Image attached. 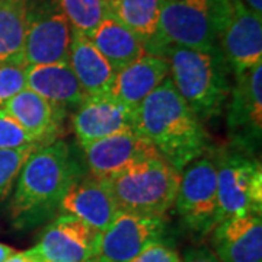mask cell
<instances>
[{"mask_svg":"<svg viewBox=\"0 0 262 262\" xmlns=\"http://www.w3.org/2000/svg\"><path fill=\"white\" fill-rule=\"evenodd\" d=\"M37 149L38 146H28L22 149L0 150V203L9 195L25 162Z\"/></svg>","mask_w":262,"mask_h":262,"instance_id":"cell-25","label":"cell"},{"mask_svg":"<svg viewBox=\"0 0 262 262\" xmlns=\"http://www.w3.org/2000/svg\"><path fill=\"white\" fill-rule=\"evenodd\" d=\"M58 210L64 214L77 217L101 233L108 229L120 213L108 184L83 173L72 181Z\"/></svg>","mask_w":262,"mask_h":262,"instance_id":"cell-15","label":"cell"},{"mask_svg":"<svg viewBox=\"0 0 262 262\" xmlns=\"http://www.w3.org/2000/svg\"><path fill=\"white\" fill-rule=\"evenodd\" d=\"M248 9L262 16V0H241Z\"/></svg>","mask_w":262,"mask_h":262,"instance_id":"cell-31","label":"cell"},{"mask_svg":"<svg viewBox=\"0 0 262 262\" xmlns=\"http://www.w3.org/2000/svg\"><path fill=\"white\" fill-rule=\"evenodd\" d=\"M232 2V13L220 35V50L234 75L262 64V16L241 0Z\"/></svg>","mask_w":262,"mask_h":262,"instance_id":"cell-13","label":"cell"},{"mask_svg":"<svg viewBox=\"0 0 262 262\" xmlns=\"http://www.w3.org/2000/svg\"><path fill=\"white\" fill-rule=\"evenodd\" d=\"M5 111L28 131L38 146L57 141L66 113L56 108L28 88L20 91L6 103Z\"/></svg>","mask_w":262,"mask_h":262,"instance_id":"cell-18","label":"cell"},{"mask_svg":"<svg viewBox=\"0 0 262 262\" xmlns=\"http://www.w3.org/2000/svg\"><path fill=\"white\" fill-rule=\"evenodd\" d=\"M156 56L168 60L172 83L200 121H210L223 113L232 91V70L220 48L206 51L170 46Z\"/></svg>","mask_w":262,"mask_h":262,"instance_id":"cell-3","label":"cell"},{"mask_svg":"<svg viewBox=\"0 0 262 262\" xmlns=\"http://www.w3.org/2000/svg\"><path fill=\"white\" fill-rule=\"evenodd\" d=\"M27 67L24 63H0V110L27 88Z\"/></svg>","mask_w":262,"mask_h":262,"instance_id":"cell-26","label":"cell"},{"mask_svg":"<svg viewBox=\"0 0 262 262\" xmlns=\"http://www.w3.org/2000/svg\"><path fill=\"white\" fill-rule=\"evenodd\" d=\"M82 175L70 146L63 140L38 147L25 162L10 204L16 227L28 229L58 210L72 181Z\"/></svg>","mask_w":262,"mask_h":262,"instance_id":"cell-2","label":"cell"},{"mask_svg":"<svg viewBox=\"0 0 262 262\" xmlns=\"http://www.w3.org/2000/svg\"><path fill=\"white\" fill-rule=\"evenodd\" d=\"M213 252L222 262H262V219L248 213L220 222L211 232Z\"/></svg>","mask_w":262,"mask_h":262,"instance_id":"cell-16","label":"cell"},{"mask_svg":"<svg viewBox=\"0 0 262 262\" xmlns=\"http://www.w3.org/2000/svg\"><path fill=\"white\" fill-rule=\"evenodd\" d=\"M15 252L16 251L13 248H10L5 244H0V262H6Z\"/></svg>","mask_w":262,"mask_h":262,"instance_id":"cell-32","label":"cell"},{"mask_svg":"<svg viewBox=\"0 0 262 262\" xmlns=\"http://www.w3.org/2000/svg\"><path fill=\"white\" fill-rule=\"evenodd\" d=\"M169 76V63L165 57L144 54L118 70L110 95L137 111L140 103Z\"/></svg>","mask_w":262,"mask_h":262,"instance_id":"cell-17","label":"cell"},{"mask_svg":"<svg viewBox=\"0 0 262 262\" xmlns=\"http://www.w3.org/2000/svg\"><path fill=\"white\" fill-rule=\"evenodd\" d=\"M181 172L163 158L143 160L105 182L111 189L118 211L163 217L178 194Z\"/></svg>","mask_w":262,"mask_h":262,"instance_id":"cell-5","label":"cell"},{"mask_svg":"<svg viewBox=\"0 0 262 262\" xmlns=\"http://www.w3.org/2000/svg\"><path fill=\"white\" fill-rule=\"evenodd\" d=\"M99 2H101V3H103V5H105V6L108 8V12H110V6L113 5L114 0H99Z\"/></svg>","mask_w":262,"mask_h":262,"instance_id":"cell-33","label":"cell"},{"mask_svg":"<svg viewBox=\"0 0 262 262\" xmlns=\"http://www.w3.org/2000/svg\"><path fill=\"white\" fill-rule=\"evenodd\" d=\"M27 88L66 114L88 98L69 63L28 66Z\"/></svg>","mask_w":262,"mask_h":262,"instance_id":"cell-19","label":"cell"},{"mask_svg":"<svg viewBox=\"0 0 262 262\" xmlns=\"http://www.w3.org/2000/svg\"><path fill=\"white\" fill-rule=\"evenodd\" d=\"M31 0H0V63H25Z\"/></svg>","mask_w":262,"mask_h":262,"instance_id":"cell-22","label":"cell"},{"mask_svg":"<svg viewBox=\"0 0 262 262\" xmlns=\"http://www.w3.org/2000/svg\"><path fill=\"white\" fill-rule=\"evenodd\" d=\"M182 262H222L213 251L207 248H195L185 253V258Z\"/></svg>","mask_w":262,"mask_h":262,"instance_id":"cell-29","label":"cell"},{"mask_svg":"<svg viewBox=\"0 0 262 262\" xmlns=\"http://www.w3.org/2000/svg\"><path fill=\"white\" fill-rule=\"evenodd\" d=\"M165 3L166 0H114L110 13L149 44L156 35Z\"/></svg>","mask_w":262,"mask_h":262,"instance_id":"cell-23","label":"cell"},{"mask_svg":"<svg viewBox=\"0 0 262 262\" xmlns=\"http://www.w3.org/2000/svg\"><path fill=\"white\" fill-rule=\"evenodd\" d=\"M230 13V0H166L156 35L146 44V51L158 54L170 46L219 50L220 35Z\"/></svg>","mask_w":262,"mask_h":262,"instance_id":"cell-4","label":"cell"},{"mask_svg":"<svg viewBox=\"0 0 262 262\" xmlns=\"http://www.w3.org/2000/svg\"><path fill=\"white\" fill-rule=\"evenodd\" d=\"M6 262H41L39 259H37L32 253L28 251H24V252H15L9 259Z\"/></svg>","mask_w":262,"mask_h":262,"instance_id":"cell-30","label":"cell"},{"mask_svg":"<svg viewBox=\"0 0 262 262\" xmlns=\"http://www.w3.org/2000/svg\"><path fill=\"white\" fill-rule=\"evenodd\" d=\"M134 124L136 111L110 94L88 96L73 114V130L80 146L133 130Z\"/></svg>","mask_w":262,"mask_h":262,"instance_id":"cell-14","label":"cell"},{"mask_svg":"<svg viewBox=\"0 0 262 262\" xmlns=\"http://www.w3.org/2000/svg\"><path fill=\"white\" fill-rule=\"evenodd\" d=\"M72 29L91 35L110 12L99 0H57Z\"/></svg>","mask_w":262,"mask_h":262,"instance_id":"cell-24","label":"cell"},{"mask_svg":"<svg viewBox=\"0 0 262 262\" xmlns=\"http://www.w3.org/2000/svg\"><path fill=\"white\" fill-rule=\"evenodd\" d=\"M89 262H98V261H89Z\"/></svg>","mask_w":262,"mask_h":262,"instance_id":"cell-34","label":"cell"},{"mask_svg":"<svg viewBox=\"0 0 262 262\" xmlns=\"http://www.w3.org/2000/svg\"><path fill=\"white\" fill-rule=\"evenodd\" d=\"M72 32L57 0H31L24 47L27 66L69 63Z\"/></svg>","mask_w":262,"mask_h":262,"instance_id":"cell-8","label":"cell"},{"mask_svg":"<svg viewBox=\"0 0 262 262\" xmlns=\"http://www.w3.org/2000/svg\"><path fill=\"white\" fill-rule=\"evenodd\" d=\"M88 37L115 72L147 54L146 44L111 13Z\"/></svg>","mask_w":262,"mask_h":262,"instance_id":"cell-21","label":"cell"},{"mask_svg":"<svg viewBox=\"0 0 262 262\" xmlns=\"http://www.w3.org/2000/svg\"><path fill=\"white\" fill-rule=\"evenodd\" d=\"M69 64L86 96H102L111 92L117 72L98 51L89 37L75 29L72 32Z\"/></svg>","mask_w":262,"mask_h":262,"instance_id":"cell-20","label":"cell"},{"mask_svg":"<svg viewBox=\"0 0 262 262\" xmlns=\"http://www.w3.org/2000/svg\"><path fill=\"white\" fill-rule=\"evenodd\" d=\"M38 146L29 133L5 110H0V150H15ZM42 147V146H38Z\"/></svg>","mask_w":262,"mask_h":262,"instance_id":"cell-27","label":"cell"},{"mask_svg":"<svg viewBox=\"0 0 262 262\" xmlns=\"http://www.w3.org/2000/svg\"><path fill=\"white\" fill-rule=\"evenodd\" d=\"M82 149L91 175L102 181L139 162L162 158L151 143L134 128L88 143Z\"/></svg>","mask_w":262,"mask_h":262,"instance_id":"cell-12","label":"cell"},{"mask_svg":"<svg viewBox=\"0 0 262 262\" xmlns=\"http://www.w3.org/2000/svg\"><path fill=\"white\" fill-rule=\"evenodd\" d=\"M215 160L217 217L215 226L230 217L262 213V169L259 160L245 150H225Z\"/></svg>","mask_w":262,"mask_h":262,"instance_id":"cell-6","label":"cell"},{"mask_svg":"<svg viewBox=\"0 0 262 262\" xmlns=\"http://www.w3.org/2000/svg\"><path fill=\"white\" fill-rule=\"evenodd\" d=\"M230 103L227 106V128L242 150L261 141L262 133V64L234 75Z\"/></svg>","mask_w":262,"mask_h":262,"instance_id":"cell-11","label":"cell"},{"mask_svg":"<svg viewBox=\"0 0 262 262\" xmlns=\"http://www.w3.org/2000/svg\"><path fill=\"white\" fill-rule=\"evenodd\" d=\"M130 262H182L178 252L162 241L150 245Z\"/></svg>","mask_w":262,"mask_h":262,"instance_id":"cell-28","label":"cell"},{"mask_svg":"<svg viewBox=\"0 0 262 262\" xmlns=\"http://www.w3.org/2000/svg\"><path fill=\"white\" fill-rule=\"evenodd\" d=\"M165 219L120 211L99 237L98 262H130L150 245L162 241Z\"/></svg>","mask_w":262,"mask_h":262,"instance_id":"cell-10","label":"cell"},{"mask_svg":"<svg viewBox=\"0 0 262 262\" xmlns=\"http://www.w3.org/2000/svg\"><path fill=\"white\" fill-rule=\"evenodd\" d=\"M134 130L179 172L201 158L208 147L203 122L178 94L169 76L137 108Z\"/></svg>","mask_w":262,"mask_h":262,"instance_id":"cell-1","label":"cell"},{"mask_svg":"<svg viewBox=\"0 0 262 262\" xmlns=\"http://www.w3.org/2000/svg\"><path fill=\"white\" fill-rule=\"evenodd\" d=\"M175 207L192 232H213L217 217V168L213 158L201 156L182 169Z\"/></svg>","mask_w":262,"mask_h":262,"instance_id":"cell-7","label":"cell"},{"mask_svg":"<svg viewBox=\"0 0 262 262\" xmlns=\"http://www.w3.org/2000/svg\"><path fill=\"white\" fill-rule=\"evenodd\" d=\"M101 232L77 217L63 214L47 226L37 245L29 249L41 262L96 261Z\"/></svg>","mask_w":262,"mask_h":262,"instance_id":"cell-9","label":"cell"}]
</instances>
